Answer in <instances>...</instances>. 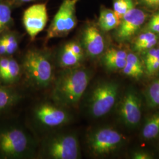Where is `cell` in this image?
I'll return each instance as SVG.
<instances>
[{"label": "cell", "instance_id": "obj_28", "mask_svg": "<svg viewBox=\"0 0 159 159\" xmlns=\"http://www.w3.org/2000/svg\"><path fill=\"white\" fill-rule=\"evenodd\" d=\"M146 69L148 75H154L159 71V61L154 60L146 64Z\"/></svg>", "mask_w": 159, "mask_h": 159}, {"label": "cell", "instance_id": "obj_13", "mask_svg": "<svg viewBox=\"0 0 159 159\" xmlns=\"http://www.w3.org/2000/svg\"><path fill=\"white\" fill-rule=\"evenodd\" d=\"M120 20L113 10L102 6L100 9L97 25L102 31L108 32L118 27Z\"/></svg>", "mask_w": 159, "mask_h": 159}, {"label": "cell", "instance_id": "obj_4", "mask_svg": "<svg viewBox=\"0 0 159 159\" xmlns=\"http://www.w3.org/2000/svg\"><path fill=\"white\" fill-rule=\"evenodd\" d=\"M150 14V12L137 6L125 13L115 29V39L121 43L133 40L142 31Z\"/></svg>", "mask_w": 159, "mask_h": 159}, {"label": "cell", "instance_id": "obj_11", "mask_svg": "<svg viewBox=\"0 0 159 159\" xmlns=\"http://www.w3.org/2000/svg\"><path fill=\"white\" fill-rule=\"evenodd\" d=\"M83 43L85 51L91 57H98L105 50L106 41L102 30L93 24H88L84 29Z\"/></svg>", "mask_w": 159, "mask_h": 159}, {"label": "cell", "instance_id": "obj_17", "mask_svg": "<svg viewBox=\"0 0 159 159\" xmlns=\"http://www.w3.org/2000/svg\"><path fill=\"white\" fill-rule=\"evenodd\" d=\"M81 58L65 46L60 56V63L63 67H72L79 63Z\"/></svg>", "mask_w": 159, "mask_h": 159}, {"label": "cell", "instance_id": "obj_20", "mask_svg": "<svg viewBox=\"0 0 159 159\" xmlns=\"http://www.w3.org/2000/svg\"><path fill=\"white\" fill-rule=\"evenodd\" d=\"M103 61L104 64L108 69L113 70H122L125 67L126 64V60L113 57L106 53L104 55Z\"/></svg>", "mask_w": 159, "mask_h": 159}, {"label": "cell", "instance_id": "obj_12", "mask_svg": "<svg viewBox=\"0 0 159 159\" xmlns=\"http://www.w3.org/2000/svg\"><path fill=\"white\" fill-rule=\"evenodd\" d=\"M37 117L45 125L57 126L67 120V114L60 108L49 104H44L39 107L36 111Z\"/></svg>", "mask_w": 159, "mask_h": 159}, {"label": "cell", "instance_id": "obj_21", "mask_svg": "<svg viewBox=\"0 0 159 159\" xmlns=\"http://www.w3.org/2000/svg\"><path fill=\"white\" fill-rule=\"evenodd\" d=\"M142 31H149L159 34V10L151 13Z\"/></svg>", "mask_w": 159, "mask_h": 159}, {"label": "cell", "instance_id": "obj_15", "mask_svg": "<svg viewBox=\"0 0 159 159\" xmlns=\"http://www.w3.org/2000/svg\"><path fill=\"white\" fill-rule=\"evenodd\" d=\"M146 99L150 108H159V76L148 86L146 91Z\"/></svg>", "mask_w": 159, "mask_h": 159}, {"label": "cell", "instance_id": "obj_7", "mask_svg": "<svg viewBox=\"0 0 159 159\" xmlns=\"http://www.w3.org/2000/svg\"><path fill=\"white\" fill-rule=\"evenodd\" d=\"M121 100L119 113L122 122L130 129L136 127L142 116L141 97L135 90L130 88L125 92Z\"/></svg>", "mask_w": 159, "mask_h": 159}, {"label": "cell", "instance_id": "obj_31", "mask_svg": "<svg viewBox=\"0 0 159 159\" xmlns=\"http://www.w3.org/2000/svg\"><path fill=\"white\" fill-rule=\"evenodd\" d=\"M6 54V43L4 38L2 36L0 38V56H3Z\"/></svg>", "mask_w": 159, "mask_h": 159}, {"label": "cell", "instance_id": "obj_25", "mask_svg": "<svg viewBox=\"0 0 159 159\" xmlns=\"http://www.w3.org/2000/svg\"><path fill=\"white\" fill-rule=\"evenodd\" d=\"M144 54L145 65L154 60L159 61V48L156 46L143 52Z\"/></svg>", "mask_w": 159, "mask_h": 159}, {"label": "cell", "instance_id": "obj_24", "mask_svg": "<svg viewBox=\"0 0 159 159\" xmlns=\"http://www.w3.org/2000/svg\"><path fill=\"white\" fill-rule=\"evenodd\" d=\"M6 46V54L11 55L18 48V43L16 37L12 34H8L4 36Z\"/></svg>", "mask_w": 159, "mask_h": 159}, {"label": "cell", "instance_id": "obj_6", "mask_svg": "<svg viewBox=\"0 0 159 159\" xmlns=\"http://www.w3.org/2000/svg\"><path fill=\"white\" fill-rule=\"evenodd\" d=\"M24 67L29 77L37 85L45 87L50 82L51 63L40 52L28 51L24 58Z\"/></svg>", "mask_w": 159, "mask_h": 159}, {"label": "cell", "instance_id": "obj_22", "mask_svg": "<svg viewBox=\"0 0 159 159\" xmlns=\"http://www.w3.org/2000/svg\"><path fill=\"white\" fill-rule=\"evenodd\" d=\"M126 64L129 66L130 67L133 68L143 75L144 73L143 64L136 54L133 52H128L127 57L126 58Z\"/></svg>", "mask_w": 159, "mask_h": 159}, {"label": "cell", "instance_id": "obj_5", "mask_svg": "<svg viewBox=\"0 0 159 159\" xmlns=\"http://www.w3.org/2000/svg\"><path fill=\"white\" fill-rule=\"evenodd\" d=\"M79 0H64L48 29L47 39L65 36L77 25L75 7Z\"/></svg>", "mask_w": 159, "mask_h": 159}, {"label": "cell", "instance_id": "obj_27", "mask_svg": "<svg viewBox=\"0 0 159 159\" xmlns=\"http://www.w3.org/2000/svg\"><path fill=\"white\" fill-rule=\"evenodd\" d=\"M66 46H67L68 48L75 55L79 57H83V50L79 43L75 41H73V42L68 43Z\"/></svg>", "mask_w": 159, "mask_h": 159}, {"label": "cell", "instance_id": "obj_19", "mask_svg": "<svg viewBox=\"0 0 159 159\" xmlns=\"http://www.w3.org/2000/svg\"><path fill=\"white\" fill-rule=\"evenodd\" d=\"M11 20V8L5 3H0V33L8 26Z\"/></svg>", "mask_w": 159, "mask_h": 159}, {"label": "cell", "instance_id": "obj_32", "mask_svg": "<svg viewBox=\"0 0 159 159\" xmlns=\"http://www.w3.org/2000/svg\"><path fill=\"white\" fill-rule=\"evenodd\" d=\"M20 2H21V3H25V2H29L30 1H32L33 0H18Z\"/></svg>", "mask_w": 159, "mask_h": 159}, {"label": "cell", "instance_id": "obj_23", "mask_svg": "<svg viewBox=\"0 0 159 159\" xmlns=\"http://www.w3.org/2000/svg\"><path fill=\"white\" fill-rule=\"evenodd\" d=\"M136 6L152 13L159 10V0H136Z\"/></svg>", "mask_w": 159, "mask_h": 159}, {"label": "cell", "instance_id": "obj_9", "mask_svg": "<svg viewBox=\"0 0 159 159\" xmlns=\"http://www.w3.org/2000/svg\"><path fill=\"white\" fill-rule=\"evenodd\" d=\"M48 152L54 159H77L79 154L78 141L73 136L60 137L51 143Z\"/></svg>", "mask_w": 159, "mask_h": 159}, {"label": "cell", "instance_id": "obj_26", "mask_svg": "<svg viewBox=\"0 0 159 159\" xmlns=\"http://www.w3.org/2000/svg\"><path fill=\"white\" fill-rule=\"evenodd\" d=\"M12 101L11 94L6 90L0 88V110L8 107Z\"/></svg>", "mask_w": 159, "mask_h": 159}, {"label": "cell", "instance_id": "obj_33", "mask_svg": "<svg viewBox=\"0 0 159 159\" xmlns=\"http://www.w3.org/2000/svg\"></svg>", "mask_w": 159, "mask_h": 159}, {"label": "cell", "instance_id": "obj_16", "mask_svg": "<svg viewBox=\"0 0 159 159\" xmlns=\"http://www.w3.org/2000/svg\"><path fill=\"white\" fill-rule=\"evenodd\" d=\"M136 6V0H113V10L120 19Z\"/></svg>", "mask_w": 159, "mask_h": 159}, {"label": "cell", "instance_id": "obj_18", "mask_svg": "<svg viewBox=\"0 0 159 159\" xmlns=\"http://www.w3.org/2000/svg\"><path fill=\"white\" fill-rule=\"evenodd\" d=\"M20 73V66L17 61L10 59V61L5 73L1 78L6 82H11L17 79Z\"/></svg>", "mask_w": 159, "mask_h": 159}, {"label": "cell", "instance_id": "obj_3", "mask_svg": "<svg viewBox=\"0 0 159 159\" xmlns=\"http://www.w3.org/2000/svg\"><path fill=\"white\" fill-rule=\"evenodd\" d=\"M120 85L114 81L104 82L97 85L92 93L89 108L95 117L105 116L112 109L119 94Z\"/></svg>", "mask_w": 159, "mask_h": 159}, {"label": "cell", "instance_id": "obj_29", "mask_svg": "<svg viewBox=\"0 0 159 159\" xmlns=\"http://www.w3.org/2000/svg\"><path fill=\"white\" fill-rule=\"evenodd\" d=\"M132 159H152L153 156L148 152L142 150L136 151L132 154Z\"/></svg>", "mask_w": 159, "mask_h": 159}, {"label": "cell", "instance_id": "obj_10", "mask_svg": "<svg viewBox=\"0 0 159 159\" xmlns=\"http://www.w3.org/2000/svg\"><path fill=\"white\" fill-rule=\"evenodd\" d=\"M27 146V139L21 130L12 129L0 134V150L6 156H16L21 153Z\"/></svg>", "mask_w": 159, "mask_h": 159}, {"label": "cell", "instance_id": "obj_8", "mask_svg": "<svg viewBox=\"0 0 159 159\" xmlns=\"http://www.w3.org/2000/svg\"><path fill=\"white\" fill-rule=\"evenodd\" d=\"M48 14L45 4H36L29 7L23 14L24 26L29 36L34 38L46 27Z\"/></svg>", "mask_w": 159, "mask_h": 159}, {"label": "cell", "instance_id": "obj_1", "mask_svg": "<svg viewBox=\"0 0 159 159\" xmlns=\"http://www.w3.org/2000/svg\"><path fill=\"white\" fill-rule=\"evenodd\" d=\"M90 80V74L84 69L77 68L65 72L57 80L54 97L66 105H73L79 102Z\"/></svg>", "mask_w": 159, "mask_h": 159}, {"label": "cell", "instance_id": "obj_2", "mask_svg": "<svg viewBox=\"0 0 159 159\" xmlns=\"http://www.w3.org/2000/svg\"><path fill=\"white\" fill-rule=\"evenodd\" d=\"M126 142V138L119 131L105 127L93 132L89 138V146L96 156H107L117 151Z\"/></svg>", "mask_w": 159, "mask_h": 159}, {"label": "cell", "instance_id": "obj_14", "mask_svg": "<svg viewBox=\"0 0 159 159\" xmlns=\"http://www.w3.org/2000/svg\"><path fill=\"white\" fill-rule=\"evenodd\" d=\"M142 135L145 140H153L159 136V111L148 117L143 127Z\"/></svg>", "mask_w": 159, "mask_h": 159}, {"label": "cell", "instance_id": "obj_30", "mask_svg": "<svg viewBox=\"0 0 159 159\" xmlns=\"http://www.w3.org/2000/svg\"><path fill=\"white\" fill-rule=\"evenodd\" d=\"M10 61V58H0V79L5 73Z\"/></svg>", "mask_w": 159, "mask_h": 159}]
</instances>
